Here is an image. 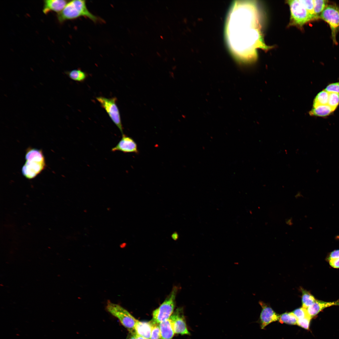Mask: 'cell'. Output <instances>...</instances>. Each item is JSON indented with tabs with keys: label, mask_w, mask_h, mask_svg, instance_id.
<instances>
[{
	"label": "cell",
	"mask_w": 339,
	"mask_h": 339,
	"mask_svg": "<svg viewBox=\"0 0 339 339\" xmlns=\"http://www.w3.org/2000/svg\"><path fill=\"white\" fill-rule=\"evenodd\" d=\"M88 18L94 23L99 20V18L88 9L86 1L74 0L69 1L62 11L57 14V18L60 23L81 17Z\"/></svg>",
	"instance_id": "cell-1"
},
{
	"label": "cell",
	"mask_w": 339,
	"mask_h": 339,
	"mask_svg": "<svg viewBox=\"0 0 339 339\" xmlns=\"http://www.w3.org/2000/svg\"><path fill=\"white\" fill-rule=\"evenodd\" d=\"M25 158L26 162L22 167V172L26 178L31 179L35 178L45 168V157L40 149L28 148Z\"/></svg>",
	"instance_id": "cell-2"
},
{
	"label": "cell",
	"mask_w": 339,
	"mask_h": 339,
	"mask_svg": "<svg viewBox=\"0 0 339 339\" xmlns=\"http://www.w3.org/2000/svg\"><path fill=\"white\" fill-rule=\"evenodd\" d=\"M178 288L174 287L171 292L161 305L153 313L152 321L159 324L169 319L174 312Z\"/></svg>",
	"instance_id": "cell-3"
},
{
	"label": "cell",
	"mask_w": 339,
	"mask_h": 339,
	"mask_svg": "<svg viewBox=\"0 0 339 339\" xmlns=\"http://www.w3.org/2000/svg\"><path fill=\"white\" fill-rule=\"evenodd\" d=\"M289 6L291 16L288 26H295L301 29L312 19L306 9L298 0L287 1Z\"/></svg>",
	"instance_id": "cell-4"
},
{
	"label": "cell",
	"mask_w": 339,
	"mask_h": 339,
	"mask_svg": "<svg viewBox=\"0 0 339 339\" xmlns=\"http://www.w3.org/2000/svg\"><path fill=\"white\" fill-rule=\"evenodd\" d=\"M107 311L117 318L122 325L131 333H135L134 328L137 320L127 310L119 304L108 301Z\"/></svg>",
	"instance_id": "cell-5"
},
{
	"label": "cell",
	"mask_w": 339,
	"mask_h": 339,
	"mask_svg": "<svg viewBox=\"0 0 339 339\" xmlns=\"http://www.w3.org/2000/svg\"><path fill=\"white\" fill-rule=\"evenodd\" d=\"M96 99L119 128L122 134H123V127L119 110L116 104V98L115 97L107 98L100 96L96 97Z\"/></svg>",
	"instance_id": "cell-6"
},
{
	"label": "cell",
	"mask_w": 339,
	"mask_h": 339,
	"mask_svg": "<svg viewBox=\"0 0 339 339\" xmlns=\"http://www.w3.org/2000/svg\"><path fill=\"white\" fill-rule=\"evenodd\" d=\"M319 18L329 24L331 31L332 39L336 45V35L339 31V8L333 5H327L319 16Z\"/></svg>",
	"instance_id": "cell-7"
},
{
	"label": "cell",
	"mask_w": 339,
	"mask_h": 339,
	"mask_svg": "<svg viewBox=\"0 0 339 339\" xmlns=\"http://www.w3.org/2000/svg\"><path fill=\"white\" fill-rule=\"evenodd\" d=\"M171 320L175 333L190 335L183 314V309L178 308L169 318Z\"/></svg>",
	"instance_id": "cell-8"
},
{
	"label": "cell",
	"mask_w": 339,
	"mask_h": 339,
	"mask_svg": "<svg viewBox=\"0 0 339 339\" xmlns=\"http://www.w3.org/2000/svg\"><path fill=\"white\" fill-rule=\"evenodd\" d=\"M113 152L121 151L124 153H139L137 145L131 137L124 134L117 144L111 149Z\"/></svg>",
	"instance_id": "cell-9"
},
{
	"label": "cell",
	"mask_w": 339,
	"mask_h": 339,
	"mask_svg": "<svg viewBox=\"0 0 339 339\" xmlns=\"http://www.w3.org/2000/svg\"><path fill=\"white\" fill-rule=\"evenodd\" d=\"M262 307L260 317L261 328L264 329L270 323L279 320V316L269 306L263 302H259Z\"/></svg>",
	"instance_id": "cell-10"
},
{
	"label": "cell",
	"mask_w": 339,
	"mask_h": 339,
	"mask_svg": "<svg viewBox=\"0 0 339 339\" xmlns=\"http://www.w3.org/2000/svg\"><path fill=\"white\" fill-rule=\"evenodd\" d=\"M339 305V300L327 302L316 300L307 309L308 314L312 319L322 310L328 307Z\"/></svg>",
	"instance_id": "cell-11"
},
{
	"label": "cell",
	"mask_w": 339,
	"mask_h": 339,
	"mask_svg": "<svg viewBox=\"0 0 339 339\" xmlns=\"http://www.w3.org/2000/svg\"><path fill=\"white\" fill-rule=\"evenodd\" d=\"M68 2L65 0H44L43 12L45 14H47L51 11L59 13L62 11Z\"/></svg>",
	"instance_id": "cell-12"
},
{
	"label": "cell",
	"mask_w": 339,
	"mask_h": 339,
	"mask_svg": "<svg viewBox=\"0 0 339 339\" xmlns=\"http://www.w3.org/2000/svg\"><path fill=\"white\" fill-rule=\"evenodd\" d=\"M153 325L152 321H141L137 320L135 326V333L147 339H150Z\"/></svg>",
	"instance_id": "cell-13"
},
{
	"label": "cell",
	"mask_w": 339,
	"mask_h": 339,
	"mask_svg": "<svg viewBox=\"0 0 339 339\" xmlns=\"http://www.w3.org/2000/svg\"><path fill=\"white\" fill-rule=\"evenodd\" d=\"M161 339H172L175 333L171 320L169 319L159 324Z\"/></svg>",
	"instance_id": "cell-14"
},
{
	"label": "cell",
	"mask_w": 339,
	"mask_h": 339,
	"mask_svg": "<svg viewBox=\"0 0 339 339\" xmlns=\"http://www.w3.org/2000/svg\"><path fill=\"white\" fill-rule=\"evenodd\" d=\"M333 112L331 108L328 105H323L313 107L309 111L311 116L319 117H325L330 115Z\"/></svg>",
	"instance_id": "cell-15"
},
{
	"label": "cell",
	"mask_w": 339,
	"mask_h": 339,
	"mask_svg": "<svg viewBox=\"0 0 339 339\" xmlns=\"http://www.w3.org/2000/svg\"><path fill=\"white\" fill-rule=\"evenodd\" d=\"M65 73L71 79L80 82L84 81L88 76L86 73L79 69L67 71Z\"/></svg>",
	"instance_id": "cell-16"
},
{
	"label": "cell",
	"mask_w": 339,
	"mask_h": 339,
	"mask_svg": "<svg viewBox=\"0 0 339 339\" xmlns=\"http://www.w3.org/2000/svg\"><path fill=\"white\" fill-rule=\"evenodd\" d=\"M302 293V307L307 309L312 305L316 300L314 297L309 292L301 288Z\"/></svg>",
	"instance_id": "cell-17"
},
{
	"label": "cell",
	"mask_w": 339,
	"mask_h": 339,
	"mask_svg": "<svg viewBox=\"0 0 339 339\" xmlns=\"http://www.w3.org/2000/svg\"><path fill=\"white\" fill-rule=\"evenodd\" d=\"M329 93L325 90L320 92L315 98L313 107L320 105H327Z\"/></svg>",
	"instance_id": "cell-18"
},
{
	"label": "cell",
	"mask_w": 339,
	"mask_h": 339,
	"mask_svg": "<svg viewBox=\"0 0 339 339\" xmlns=\"http://www.w3.org/2000/svg\"><path fill=\"white\" fill-rule=\"evenodd\" d=\"M297 320L292 312H286L280 315L279 321L282 324L295 325L297 324Z\"/></svg>",
	"instance_id": "cell-19"
},
{
	"label": "cell",
	"mask_w": 339,
	"mask_h": 339,
	"mask_svg": "<svg viewBox=\"0 0 339 339\" xmlns=\"http://www.w3.org/2000/svg\"><path fill=\"white\" fill-rule=\"evenodd\" d=\"M328 1L325 0H313L314 12L317 19L319 18L320 15L327 6Z\"/></svg>",
	"instance_id": "cell-20"
},
{
	"label": "cell",
	"mask_w": 339,
	"mask_h": 339,
	"mask_svg": "<svg viewBox=\"0 0 339 339\" xmlns=\"http://www.w3.org/2000/svg\"><path fill=\"white\" fill-rule=\"evenodd\" d=\"M307 10L312 20L317 19L314 12L313 0H299Z\"/></svg>",
	"instance_id": "cell-21"
},
{
	"label": "cell",
	"mask_w": 339,
	"mask_h": 339,
	"mask_svg": "<svg viewBox=\"0 0 339 339\" xmlns=\"http://www.w3.org/2000/svg\"><path fill=\"white\" fill-rule=\"evenodd\" d=\"M329 93L327 105L334 111L339 104V94L333 92Z\"/></svg>",
	"instance_id": "cell-22"
},
{
	"label": "cell",
	"mask_w": 339,
	"mask_h": 339,
	"mask_svg": "<svg viewBox=\"0 0 339 339\" xmlns=\"http://www.w3.org/2000/svg\"><path fill=\"white\" fill-rule=\"evenodd\" d=\"M312 318L308 316L304 318L297 320V325L306 330H309Z\"/></svg>",
	"instance_id": "cell-23"
},
{
	"label": "cell",
	"mask_w": 339,
	"mask_h": 339,
	"mask_svg": "<svg viewBox=\"0 0 339 339\" xmlns=\"http://www.w3.org/2000/svg\"><path fill=\"white\" fill-rule=\"evenodd\" d=\"M153 325L150 339H161L159 324L154 323L153 322Z\"/></svg>",
	"instance_id": "cell-24"
},
{
	"label": "cell",
	"mask_w": 339,
	"mask_h": 339,
	"mask_svg": "<svg viewBox=\"0 0 339 339\" xmlns=\"http://www.w3.org/2000/svg\"><path fill=\"white\" fill-rule=\"evenodd\" d=\"M292 312L297 319H303L309 316L306 309L303 307L295 309Z\"/></svg>",
	"instance_id": "cell-25"
},
{
	"label": "cell",
	"mask_w": 339,
	"mask_h": 339,
	"mask_svg": "<svg viewBox=\"0 0 339 339\" xmlns=\"http://www.w3.org/2000/svg\"><path fill=\"white\" fill-rule=\"evenodd\" d=\"M325 90L328 93L333 92L339 94V82L329 84Z\"/></svg>",
	"instance_id": "cell-26"
},
{
	"label": "cell",
	"mask_w": 339,
	"mask_h": 339,
	"mask_svg": "<svg viewBox=\"0 0 339 339\" xmlns=\"http://www.w3.org/2000/svg\"><path fill=\"white\" fill-rule=\"evenodd\" d=\"M339 258V250H334L331 252L328 257V260Z\"/></svg>",
	"instance_id": "cell-27"
},
{
	"label": "cell",
	"mask_w": 339,
	"mask_h": 339,
	"mask_svg": "<svg viewBox=\"0 0 339 339\" xmlns=\"http://www.w3.org/2000/svg\"><path fill=\"white\" fill-rule=\"evenodd\" d=\"M329 261L331 266L335 268H339V258L331 259Z\"/></svg>",
	"instance_id": "cell-28"
},
{
	"label": "cell",
	"mask_w": 339,
	"mask_h": 339,
	"mask_svg": "<svg viewBox=\"0 0 339 339\" xmlns=\"http://www.w3.org/2000/svg\"><path fill=\"white\" fill-rule=\"evenodd\" d=\"M172 238L174 240H177L179 238V235L176 232H174L171 235Z\"/></svg>",
	"instance_id": "cell-29"
},
{
	"label": "cell",
	"mask_w": 339,
	"mask_h": 339,
	"mask_svg": "<svg viewBox=\"0 0 339 339\" xmlns=\"http://www.w3.org/2000/svg\"><path fill=\"white\" fill-rule=\"evenodd\" d=\"M133 333L134 334L136 339H147L146 338H144V337H142V336H141L138 335L136 334H135V333Z\"/></svg>",
	"instance_id": "cell-30"
},
{
	"label": "cell",
	"mask_w": 339,
	"mask_h": 339,
	"mask_svg": "<svg viewBox=\"0 0 339 339\" xmlns=\"http://www.w3.org/2000/svg\"><path fill=\"white\" fill-rule=\"evenodd\" d=\"M131 335L127 337L126 339H136L133 333H131Z\"/></svg>",
	"instance_id": "cell-31"
}]
</instances>
